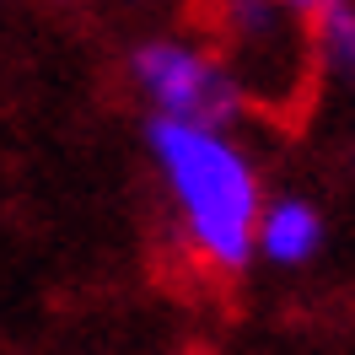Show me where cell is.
<instances>
[{"label":"cell","mask_w":355,"mask_h":355,"mask_svg":"<svg viewBox=\"0 0 355 355\" xmlns=\"http://www.w3.org/2000/svg\"><path fill=\"white\" fill-rule=\"evenodd\" d=\"M151 151L178 210H183L189 243L200 248V259L216 269H243L253 253L259 210H264L248 156L221 130L173 124V119L151 124Z\"/></svg>","instance_id":"obj_1"},{"label":"cell","mask_w":355,"mask_h":355,"mask_svg":"<svg viewBox=\"0 0 355 355\" xmlns=\"http://www.w3.org/2000/svg\"><path fill=\"white\" fill-rule=\"evenodd\" d=\"M135 81L162 108V119H173V124L221 130L237 113V81L205 49L178 44V38H156V44L140 49L135 54Z\"/></svg>","instance_id":"obj_2"},{"label":"cell","mask_w":355,"mask_h":355,"mask_svg":"<svg viewBox=\"0 0 355 355\" xmlns=\"http://www.w3.org/2000/svg\"><path fill=\"white\" fill-rule=\"evenodd\" d=\"M323 243V216L312 210L307 200H275L259 210V232H253V248L264 253L269 264H307Z\"/></svg>","instance_id":"obj_3"},{"label":"cell","mask_w":355,"mask_h":355,"mask_svg":"<svg viewBox=\"0 0 355 355\" xmlns=\"http://www.w3.org/2000/svg\"><path fill=\"white\" fill-rule=\"evenodd\" d=\"M318 49H323V60L334 70H355V11L345 0L318 11Z\"/></svg>","instance_id":"obj_4"}]
</instances>
